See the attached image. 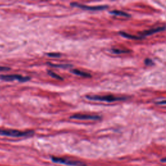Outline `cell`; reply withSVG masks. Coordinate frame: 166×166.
<instances>
[{
    "mask_svg": "<svg viewBox=\"0 0 166 166\" xmlns=\"http://www.w3.org/2000/svg\"><path fill=\"white\" fill-rule=\"evenodd\" d=\"M87 99L91 101H104V102H116L127 100V98L125 97H116L112 95H87L86 96Z\"/></svg>",
    "mask_w": 166,
    "mask_h": 166,
    "instance_id": "cell-1",
    "label": "cell"
},
{
    "mask_svg": "<svg viewBox=\"0 0 166 166\" xmlns=\"http://www.w3.org/2000/svg\"><path fill=\"white\" fill-rule=\"evenodd\" d=\"M34 132L32 130L29 131H20L17 130H11V129H0V135L9 136V137H16V138H20V137H27L31 136L34 135Z\"/></svg>",
    "mask_w": 166,
    "mask_h": 166,
    "instance_id": "cell-2",
    "label": "cell"
},
{
    "mask_svg": "<svg viewBox=\"0 0 166 166\" xmlns=\"http://www.w3.org/2000/svg\"><path fill=\"white\" fill-rule=\"evenodd\" d=\"M52 160L53 162L57 163V164H64L67 165L71 166H86V165L80 161L73 160L63 158H58V157H52Z\"/></svg>",
    "mask_w": 166,
    "mask_h": 166,
    "instance_id": "cell-3",
    "label": "cell"
},
{
    "mask_svg": "<svg viewBox=\"0 0 166 166\" xmlns=\"http://www.w3.org/2000/svg\"><path fill=\"white\" fill-rule=\"evenodd\" d=\"M70 5L72 7H77L82 9H84V10L87 11H103L104 9H108V6L107 5H100V6H94V7H90V6H87L84 5H82L78 4V3H72Z\"/></svg>",
    "mask_w": 166,
    "mask_h": 166,
    "instance_id": "cell-4",
    "label": "cell"
},
{
    "mask_svg": "<svg viewBox=\"0 0 166 166\" xmlns=\"http://www.w3.org/2000/svg\"><path fill=\"white\" fill-rule=\"evenodd\" d=\"M0 80L5 81H18L20 82H26L30 80V77H23L20 75H0Z\"/></svg>",
    "mask_w": 166,
    "mask_h": 166,
    "instance_id": "cell-5",
    "label": "cell"
},
{
    "mask_svg": "<svg viewBox=\"0 0 166 166\" xmlns=\"http://www.w3.org/2000/svg\"><path fill=\"white\" fill-rule=\"evenodd\" d=\"M70 119H79V120H92L97 121L101 119V117L97 115H90V114H73V116L69 117Z\"/></svg>",
    "mask_w": 166,
    "mask_h": 166,
    "instance_id": "cell-6",
    "label": "cell"
},
{
    "mask_svg": "<svg viewBox=\"0 0 166 166\" xmlns=\"http://www.w3.org/2000/svg\"><path fill=\"white\" fill-rule=\"evenodd\" d=\"M166 27L165 26H161V27H158L156 28H152V29H151L146 30V31L142 32V33H140V36L144 38L146 36H149V35L154 34L155 33H159V32H162L163 31H164Z\"/></svg>",
    "mask_w": 166,
    "mask_h": 166,
    "instance_id": "cell-7",
    "label": "cell"
},
{
    "mask_svg": "<svg viewBox=\"0 0 166 166\" xmlns=\"http://www.w3.org/2000/svg\"><path fill=\"white\" fill-rule=\"evenodd\" d=\"M119 34L122 36L124 38H128V39H131V40H142L143 39V37L140 36H135V35H132L130 34L129 33H127L125 32L124 31H121L119 33Z\"/></svg>",
    "mask_w": 166,
    "mask_h": 166,
    "instance_id": "cell-8",
    "label": "cell"
},
{
    "mask_svg": "<svg viewBox=\"0 0 166 166\" xmlns=\"http://www.w3.org/2000/svg\"><path fill=\"white\" fill-rule=\"evenodd\" d=\"M72 73H73V74H75V75L82 77L87 78V77H92V75L89 73L82 72V71H81V70H79V69H73V70H72Z\"/></svg>",
    "mask_w": 166,
    "mask_h": 166,
    "instance_id": "cell-9",
    "label": "cell"
},
{
    "mask_svg": "<svg viewBox=\"0 0 166 166\" xmlns=\"http://www.w3.org/2000/svg\"><path fill=\"white\" fill-rule=\"evenodd\" d=\"M111 14H113L115 16H123L125 18H129L130 17V15L128 13H127L125 12H123L122 11H117V10H114L110 12Z\"/></svg>",
    "mask_w": 166,
    "mask_h": 166,
    "instance_id": "cell-10",
    "label": "cell"
},
{
    "mask_svg": "<svg viewBox=\"0 0 166 166\" xmlns=\"http://www.w3.org/2000/svg\"><path fill=\"white\" fill-rule=\"evenodd\" d=\"M111 53H112L114 54H117V55H119V54H123V53H129L130 52L129 50L127 49H112L110 50Z\"/></svg>",
    "mask_w": 166,
    "mask_h": 166,
    "instance_id": "cell-11",
    "label": "cell"
},
{
    "mask_svg": "<svg viewBox=\"0 0 166 166\" xmlns=\"http://www.w3.org/2000/svg\"><path fill=\"white\" fill-rule=\"evenodd\" d=\"M47 64L51 66L55 67V68H57L66 69V68H70V67H72V66L69 64H51V63H47Z\"/></svg>",
    "mask_w": 166,
    "mask_h": 166,
    "instance_id": "cell-12",
    "label": "cell"
},
{
    "mask_svg": "<svg viewBox=\"0 0 166 166\" xmlns=\"http://www.w3.org/2000/svg\"><path fill=\"white\" fill-rule=\"evenodd\" d=\"M48 74H49L51 77H52L55 78V79H59V80H63L62 77H60V75L56 74V73L53 72L52 71H48Z\"/></svg>",
    "mask_w": 166,
    "mask_h": 166,
    "instance_id": "cell-13",
    "label": "cell"
},
{
    "mask_svg": "<svg viewBox=\"0 0 166 166\" xmlns=\"http://www.w3.org/2000/svg\"><path fill=\"white\" fill-rule=\"evenodd\" d=\"M46 55L49 57H53V58H59L61 56V54L58 53H47Z\"/></svg>",
    "mask_w": 166,
    "mask_h": 166,
    "instance_id": "cell-14",
    "label": "cell"
},
{
    "mask_svg": "<svg viewBox=\"0 0 166 166\" xmlns=\"http://www.w3.org/2000/svg\"><path fill=\"white\" fill-rule=\"evenodd\" d=\"M144 62H145V64L147 66H150L154 65V62H153L152 60L150 59H146Z\"/></svg>",
    "mask_w": 166,
    "mask_h": 166,
    "instance_id": "cell-15",
    "label": "cell"
},
{
    "mask_svg": "<svg viewBox=\"0 0 166 166\" xmlns=\"http://www.w3.org/2000/svg\"><path fill=\"white\" fill-rule=\"evenodd\" d=\"M155 104H158V105H166V100L156 101V102H155Z\"/></svg>",
    "mask_w": 166,
    "mask_h": 166,
    "instance_id": "cell-16",
    "label": "cell"
},
{
    "mask_svg": "<svg viewBox=\"0 0 166 166\" xmlns=\"http://www.w3.org/2000/svg\"><path fill=\"white\" fill-rule=\"evenodd\" d=\"M11 69L9 68H7V67H2L0 66V72H5V71H9Z\"/></svg>",
    "mask_w": 166,
    "mask_h": 166,
    "instance_id": "cell-17",
    "label": "cell"
},
{
    "mask_svg": "<svg viewBox=\"0 0 166 166\" xmlns=\"http://www.w3.org/2000/svg\"><path fill=\"white\" fill-rule=\"evenodd\" d=\"M162 162H164V163H166V158H162L161 160H160Z\"/></svg>",
    "mask_w": 166,
    "mask_h": 166,
    "instance_id": "cell-18",
    "label": "cell"
}]
</instances>
